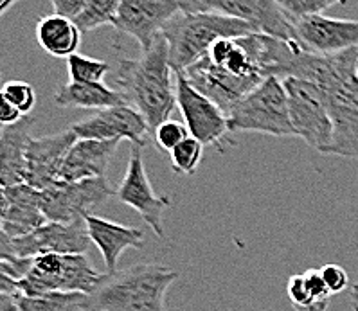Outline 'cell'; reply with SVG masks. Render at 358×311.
<instances>
[{
  "label": "cell",
  "mask_w": 358,
  "mask_h": 311,
  "mask_svg": "<svg viewBox=\"0 0 358 311\" xmlns=\"http://www.w3.org/2000/svg\"><path fill=\"white\" fill-rule=\"evenodd\" d=\"M299 43L281 42L254 33L241 38H222L200 62L184 71L194 89L229 114L232 106L268 78L287 80Z\"/></svg>",
  "instance_id": "1"
},
{
  "label": "cell",
  "mask_w": 358,
  "mask_h": 311,
  "mask_svg": "<svg viewBox=\"0 0 358 311\" xmlns=\"http://www.w3.org/2000/svg\"><path fill=\"white\" fill-rule=\"evenodd\" d=\"M290 78L312 81L322 90L333 124L324 155L358 160V49L333 56L303 51Z\"/></svg>",
  "instance_id": "2"
},
{
  "label": "cell",
  "mask_w": 358,
  "mask_h": 311,
  "mask_svg": "<svg viewBox=\"0 0 358 311\" xmlns=\"http://www.w3.org/2000/svg\"><path fill=\"white\" fill-rule=\"evenodd\" d=\"M171 74L169 47L162 34L137 59L122 58L117 64L115 90L122 94L128 106L143 115L152 133L178 108L177 85L173 83Z\"/></svg>",
  "instance_id": "3"
},
{
  "label": "cell",
  "mask_w": 358,
  "mask_h": 311,
  "mask_svg": "<svg viewBox=\"0 0 358 311\" xmlns=\"http://www.w3.org/2000/svg\"><path fill=\"white\" fill-rule=\"evenodd\" d=\"M177 279V270L157 263L106 272L81 311H168L166 294Z\"/></svg>",
  "instance_id": "4"
},
{
  "label": "cell",
  "mask_w": 358,
  "mask_h": 311,
  "mask_svg": "<svg viewBox=\"0 0 358 311\" xmlns=\"http://www.w3.org/2000/svg\"><path fill=\"white\" fill-rule=\"evenodd\" d=\"M250 24L224 13H178L169 22L162 36L169 47V65L173 72H184L207 55L215 42L222 38H241L254 34Z\"/></svg>",
  "instance_id": "5"
},
{
  "label": "cell",
  "mask_w": 358,
  "mask_h": 311,
  "mask_svg": "<svg viewBox=\"0 0 358 311\" xmlns=\"http://www.w3.org/2000/svg\"><path fill=\"white\" fill-rule=\"evenodd\" d=\"M231 131H254L272 137H295L285 85L268 78L238 101L227 114Z\"/></svg>",
  "instance_id": "6"
},
{
  "label": "cell",
  "mask_w": 358,
  "mask_h": 311,
  "mask_svg": "<svg viewBox=\"0 0 358 311\" xmlns=\"http://www.w3.org/2000/svg\"><path fill=\"white\" fill-rule=\"evenodd\" d=\"M288 97L290 121L295 137L324 155L333 137V124L322 90L315 83L299 78L282 81Z\"/></svg>",
  "instance_id": "7"
},
{
  "label": "cell",
  "mask_w": 358,
  "mask_h": 311,
  "mask_svg": "<svg viewBox=\"0 0 358 311\" xmlns=\"http://www.w3.org/2000/svg\"><path fill=\"white\" fill-rule=\"evenodd\" d=\"M89 243H92L87 232L85 219H76L72 223L49 222L33 234L11 240L2 234L0 243V257H38L45 254H85Z\"/></svg>",
  "instance_id": "8"
},
{
  "label": "cell",
  "mask_w": 358,
  "mask_h": 311,
  "mask_svg": "<svg viewBox=\"0 0 358 311\" xmlns=\"http://www.w3.org/2000/svg\"><path fill=\"white\" fill-rule=\"evenodd\" d=\"M112 196H115V189L110 187L106 177L83 182L58 180L40 191V205L47 222L72 223L92 215L97 205Z\"/></svg>",
  "instance_id": "9"
},
{
  "label": "cell",
  "mask_w": 358,
  "mask_h": 311,
  "mask_svg": "<svg viewBox=\"0 0 358 311\" xmlns=\"http://www.w3.org/2000/svg\"><path fill=\"white\" fill-rule=\"evenodd\" d=\"M175 85L178 110L186 121L191 137L200 140L203 146H215L220 152H224V144H232L229 139L231 128L227 114L209 97L194 89L184 76V72H175Z\"/></svg>",
  "instance_id": "10"
},
{
  "label": "cell",
  "mask_w": 358,
  "mask_h": 311,
  "mask_svg": "<svg viewBox=\"0 0 358 311\" xmlns=\"http://www.w3.org/2000/svg\"><path fill=\"white\" fill-rule=\"evenodd\" d=\"M115 196L121 203L137 210L148 227L155 232V236L164 238V225H162L164 216L162 215L171 205V200L168 196H159L153 191L139 146H131L127 173L115 189Z\"/></svg>",
  "instance_id": "11"
},
{
  "label": "cell",
  "mask_w": 358,
  "mask_h": 311,
  "mask_svg": "<svg viewBox=\"0 0 358 311\" xmlns=\"http://www.w3.org/2000/svg\"><path fill=\"white\" fill-rule=\"evenodd\" d=\"M178 13V0H121L114 27L137 40L141 52H146Z\"/></svg>",
  "instance_id": "12"
},
{
  "label": "cell",
  "mask_w": 358,
  "mask_h": 311,
  "mask_svg": "<svg viewBox=\"0 0 358 311\" xmlns=\"http://www.w3.org/2000/svg\"><path fill=\"white\" fill-rule=\"evenodd\" d=\"M78 140H130L134 146H146L150 126L143 115L128 105L99 110L92 117L74 122L71 126Z\"/></svg>",
  "instance_id": "13"
},
{
  "label": "cell",
  "mask_w": 358,
  "mask_h": 311,
  "mask_svg": "<svg viewBox=\"0 0 358 311\" xmlns=\"http://www.w3.org/2000/svg\"><path fill=\"white\" fill-rule=\"evenodd\" d=\"M295 36L301 49L310 55L333 56L358 49V20L310 17L295 24Z\"/></svg>",
  "instance_id": "14"
},
{
  "label": "cell",
  "mask_w": 358,
  "mask_h": 311,
  "mask_svg": "<svg viewBox=\"0 0 358 311\" xmlns=\"http://www.w3.org/2000/svg\"><path fill=\"white\" fill-rule=\"evenodd\" d=\"M76 143L78 137L71 128L40 139H31L26 153V184L38 191L56 184L62 175L65 159Z\"/></svg>",
  "instance_id": "15"
},
{
  "label": "cell",
  "mask_w": 358,
  "mask_h": 311,
  "mask_svg": "<svg viewBox=\"0 0 358 311\" xmlns=\"http://www.w3.org/2000/svg\"><path fill=\"white\" fill-rule=\"evenodd\" d=\"M211 6L216 13H224L250 24L256 33L281 42L297 43L295 26L282 11L278 0H218L211 2Z\"/></svg>",
  "instance_id": "16"
},
{
  "label": "cell",
  "mask_w": 358,
  "mask_h": 311,
  "mask_svg": "<svg viewBox=\"0 0 358 311\" xmlns=\"http://www.w3.org/2000/svg\"><path fill=\"white\" fill-rule=\"evenodd\" d=\"M0 218H2V234L17 240L33 234L43 227L47 222L40 205V191L29 184H18L2 187L0 193Z\"/></svg>",
  "instance_id": "17"
},
{
  "label": "cell",
  "mask_w": 358,
  "mask_h": 311,
  "mask_svg": "<svg viewBox=\"0 0 358 311\" xmlns=\"http://www.w3.org/2000/svg\"><path fill=\"white\" fill-rule=\"evenodd\" d=\"M83 219L87 223V232H89L90 241L101 252L108 272L117 270V261L124 250H128V248H135V250L143 248V229L127 227V225L114 223L94 215L83 216Z\"/></svg>",
  "instance_id": "18"
},
{
  "label": "cell",
  "mask_w": 358,
  "mask_h": 311,
  "mask_svg": "<svg viewBox=\"0 0 358 311\" xmlns=\"http://www.w3.org/2000/svg\"><path fill=\"white\" fill-rule=\"evenodd\" d=\"M119 144L121 140H78L65 159L59 180L83 182L105 178L106 168Z\"/></svg>",
  "instance_id": "19"
},
{
  "label": "cell",
  "mask_w": 358,
  "mask_h": 311,
  "mask_svg": "<svg viewBox=\"0 0 358 311\" xmlns=\"http://www.w3.org/2000/svg\"><path fill=\"white\" fill-rule=\"evenodd\" d=\"M36 119L33 115L22 119L17 124L2 126L0 133V184L2 187L26 184V153L31 143V128Z\"/></svg>",
  "instance_id": "20"
},
{
  "label": "cell",
  "mask_w": 358,
  "mask_h": 311,
  "mask_svg": "<svg viewBox=\"0 0 358 311\" xmlns=\"http://www.w3.org/2000/svg\"><path fill=\"white\" fill-rule=\"evenodd\" d=\"M55 105L59 108H85L99 112V110L127 105V99L121 92L110 89L105 83L85 85L69 81L55 94Z\"/></svg>",
  "instance_id": "21"
},
{
  "label": "cell",
  "mask_w": 358,
  "mask_h": 311,
  "mask_svg": "<svg viewBox=\"0 0 358 311\" xmlns=\"http://www.w3.org/2000/svg\"><path fill=\"white\" fill-rule=\"evenodd\" d=\"M36 40L47 55L69 59L71 56L78 55L81 31L74 22L52 13L36 24Z\"/></svg>",
  "instance_id": "22"
},
{
  "label": "cell",
  "mask_w": 358,
  "mask_h": 311,
  "mask_svg": "<svg viewBox=\"0 0 358 311\" xmlns=\"http://www.w3.org/2000/svg\"><path fill=\"white\" fill-rule=\"evenodd\" d=\"M287 295L295 311H326L331 298V291L317 268L294 273L287 282Z\"/></svg>",
  "instance_id": "23"
},
{
  "label": "cell",
  "mask_w": 358,
  "mask_h": 311,
  "mask_svg": "<svg viewBox=\"0 0 358 311\" xmlns=\"http://www.w3.org/2000/svg\"><path fill=\"white\" fill-rule=\"evenodd\" d=\"M15 297L22 311H81L87 295L49 291L40 297H26V295H15Z\"/></svg>",
  "instance_id": "24"
},
{
  "label": "cell",
  "mask_w": 358,
  "mask_h": 311,
  "mask_svg": "<svg viewBox=\"0 0 358 311\" xmlns=\"http://www.w3.org/2000/svg\"><path fill=\"white\" fill-rule=\"evenodd\" d=\"M121 0H87V6L74 20L81 33L94 31L101 26H114Z\"/></svg>",
  "instance_id": "25"
},
{
  "label": "cell",
  "mask_w": 358,
  "mask_h": 311,
  "mask_svg": "<svg viewBox=\"0 0 358 311\" xmlns=\"http://www.w3.org/2000/svg\"><path fill=\"white\" fill-rule=\"evenodd\" d=\"M67 71L71 83H103V78L110 72V65L103 59H94L83 55H74L67 59Z\"/></svg>",
  "instance_id": "26"
},
{
  "label": "cell",
  "mask_w": 358,
  "mask_h": 311,
  "mask_svg": "<svg viewBox=\"0 0 358 311\" xmlns=\"http://www.w3.org/2000/svg\"><path fill=\"white\" fill-rule=\"evenodd\" d=\"M202 157L203 144L194 139V137H191V135L169 153L173 169L180 173V175H193L200 166V162H202Z\"/></svg>",
  "instance_id": "27"
},
{
  "label": "cell",
  "mask_w": 358,
  "mask_h": 311,
  "mask_svg": "<svg viewBox=\"0 0 358 311\" xmlns=\"http://www.w3.org/2000/svg\"><path fill=\"white\" fill-rule=\"evenodd\" d=\"M278 2L294 26L301 20L322 15L338 4L335 0H278Z\"/></svg>",
  "instance_id": "28"
},
{
  "label": "cell",
  "mask_w": 358,
  "mask_h": 311,
  "mask_svg": "<svg viewBox=\"0 0 358 311\" xmlns=\"http://www.w3.org/2000/svg\"><path fill=\"white\" fill-rule=\"evenodd\" d=\"M2 101L13 105L24 117H27L36 105V94H34L33 87L26 81H6L4 87H2Z\"/></svg>",
  "instance_id": "29"
},
{
  "label": "cell",
  "mask_w": 358,
  "mask_h": 311,
  "mask_svg": "<svg viewBox=\"0 0 358 311\" xmlns=\"http://www.w3.org/2000/svg\"><path fill=\"white\" fill-rule=\"evenodd\" d=\"M153 137H155V146L159 147V150L171 153L178 144H182L187 137H189V130H187V126H184L182 122L169 119V121L162 122V124L157 128Z\"/></svg>",
  "instance_id": "30"
},
{
  "label": "cell",
  "mask_w": 358,
  "mask_h": 311,
  "mask_svg": "<svg viewBox=\"0 0 358 311\" xmlns=\"http://www.w3.org/2000/svg\"><path fill=\"white\" fill-rule=\"evenodd\" d=\"M322 273V279H324L328 290L331 291V295L342 294V291L350 286V277H348V272H345L342 266L338 265H326L320 268Z\"/></svg>",
  "instance_id": "31"
},
{
  "label": "cell",
  "mask_w": 358,
  "mask_h": 311,
  "mask_svg": "<svg viewBox=\"0 0 358 311\" xmlns=\"http://www.w3.org/2000/svg\"><path fill=\"white\" fill-rule=\"evenodd\" d=\"M51 6L55 9V15L74 22L87 6V0H52Z\"/></svg>",
  "instance_id": "32"
},
{
  "label": "cell",
  "mask_w": 358,
  "mask_h": 311,
  "mask_svg": "<svg viewBox=\"0 0 358 311\" xmlns=\"http://www.w3.org/2000/svg\"><path fill=\"white\" fill-rule=\"evenodd\" d=\"M22 119H24V115H22L13 105H9L8 101H2V110H0V122H2V126L17 124Z\"/></svg>",
  "instance_id": "33"
},
{
  "label": "cell",
  "mask_w": 358,
  "mask_h": 311,
  "mask_svg": "<svg viewBox=\"0 0 358 311\" xmlns=\"http://www.w3.org/2000/svg\"><path fill=\"white\" fill-rule=\"evenodd\" d=\"M0 311H22L15 295L0 294Z\"/></svg>",
  "instance_id": "34"
},
{
  "label": "cell",
  "mask_w": 358,
  "mask_h": 311,
  "mask_svg": "<svg viewBox=\"0 0 358 311\" xmlns=\"http://www.w3.org/2000/svg\"><path fill=\"white\" fill-rule=\"evenodd\" d=\"M351 306H353V311H358V281L351 288Z\"/></svg>",
  "instance_id": "35"
},
{
  "label": "cell",
  "mask_w": 358,
  "mask_h": 311,
  "mask_svg": "<svg viewBox=\"0 0 358 311\" xmlns=\"http://www.w3.org/2000/svg\"><path fill=\"white\" fill-rule=\"evenodd\" d=\"M13 4H15L13 0H4V2L0 4V15H4V13H6V9L11 8V6H13Z\"/></svg>",
  "instance_id": "36"
}]
</instances>
